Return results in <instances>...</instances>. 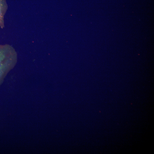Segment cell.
Wrapping results in <instances>:
<instances>
[{
  "instance_id": "6da1fadb",
  "label": "cell",
  "mask_w": 154,
  "mask_h": 154,
  "mask_svg": "<svg viewBox=\"0 0 154 154\" xmlns=\"http://www.w3.org/2000/svg\"><path fill=\"white\" fill-rule=\"evenodd\" d=\"M7 9L6 0H0V27H4V16Z\"/></svg>"
},
{
  "instance_id": "7a4b0ae2",
  "label": "cell",
  "mask_w": 154,
  "mask_h": 154,
  "mask_svg": "<svg viewBox=\"0 0 154 154\" xmlns=\"http://www.w3.org/2000/svg\"><path fill=\"white\" fill-rule=\"evenodd\" d=\"M7 46H0V76H1L3 68V60L5 59L7 53Z\"/></svg>"
}]
</instances>
